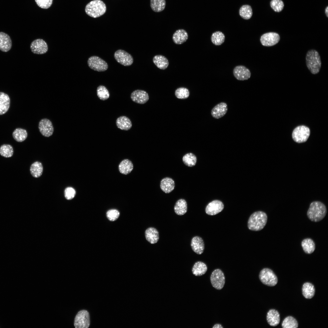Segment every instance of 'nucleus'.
<instances>
[{
  "label": "nucleus",
  "mask_w": 328,
  "mask_h": 328,
  "mask_svg": "<svg viewBox=\"0 0 328 328\" xmlns=\"http://www.w3.org/2000/svg\"><path fill=\"white\" fill-rule=\"evenodd\" d=\"M326 213V207L323 203L320 201H315L310 203L307 215L311 221L318 222L324 218Z\"/></svg>",
  "instance_id": "1"
},
{
  "label": "nucleus",
  "mask_w": 328,
  "mask_h": 328,
  "mask_svg": "<svg viewBox=\"0 0 328 328\" xmlns=\"http://www.w3.org/2000/svg\"><path fill=\"white\" fill-rule=\"evenodd\" d=\"M266 214L262 211H257L251 214L248 222V229L251 231H258L262 229L267 221Z\"/></svg>",
  "instance_id": "2"
},
{
  "label": "nucleus",
  "mask_w": 328,
  "mask_h": 328,
  "mask_svg": "<svg viewBox=\"0 0 328 328\" xmlns=\"http://www.w3.org/2000/svg\"><path fill=\"white\" fill-rule=\"evenodd\" d=\"M307 67L313 74L318 73L320 69L321 63L320 55L318 52L314 50H309L306 55Z\"/></svg>",
  "instance_id": "3"
},
{
  "label": "nucleus",
  "mask_w": 328,
  "mask_h": 328,
  "mask_svg": "<svg viewBox=\"0 0 328 328\" xmlns=\"http://www.w3.org/2000/svg\"><path fill=\"white\" fill-rule=\"evenodd\" d=\"M85 11L88 15L93 18H97L101 16L105 13L106 6L102 1L94 0L87 5Z\"/></svg>",
  "instance_id": "4"
},
{
  "label": "nucleus",
  "mask_w": 328,
  "mask_h": 328,
  "mask_svg": "<svg viewBox=\"0 0 328 328\" xmlns=\"http://www.w3.org/2000/svg\"><path fill=\"white\" fill-rule=\"evenodd\" d=\"M259 277L261 281L268 286H274L278 282L276 275L272 270L268 268L263 269L260 272Z\"/></svg>",
  "instance_id": "5"
},
{
  "label": "nucleus",
  "mask_w": 328,
  "mask_h": 328,
  "mask_svg": "<svg viewBox=\"0 0 328 328\" xmlns=\"http://www.w3.org/2000/svg\"><path fill=\"white\" fill-rule=\"evenodd\" d=\"M90 317L88 312L85 310L79 311L76 315L74 325L76 328H87L90 325Z\"/></svg>",
  "instance_id": "6"
},
{
  "label": "nucleus",
  "mask_w": 328,
  "mask_h": 328,
  "mask_svg": "<svg viewBox=\"0 0 328 328\" xmlns=\"http://www.w3.org/2000/svg\"><path fill=\"white\" fill-rule=\"evenodd\" d=\"M310 134L309 128L304 126H300L293 130L292 137L294 140L297 143H302L307 141Z\"/></svg>",
  "instance_id": "7"
},
{
  "label": "nucleus",
  "mask_w": 328,
  "mask_h": 328,
  "mask_svg": "<svg viewBox=\"0 0 328 328\" xmlns=\"http://www.w3.org/2000/svg\"><path fill=\"white\" fill-rule=\"evenodd\" d=\"M87 64L91 69L98 72L105 71L108 68L107 63L97 56H92L89 58L87 60Z\"/></svg>",
  "instance_id": "8"
},
{
  "label": "nucleus",
  "mask_w": 328,
  "mask_h": 328,
  "mask_svg": "<svg viewBox=\"0 0 328 328\" xmlns=\"http://www.w3.org/2000/svg\"><path fill=\"white\" fill-rule=\"evenodd\" d=\"M210 280L212 286L218 290L222 289L225 283L224 274L219 269H216L213 272L210 276Z\"/></svg>",
  "instance_id": "9"
},
{
  "label": "nucleus",
  "mask_w": 328,
  "mask_h": 328,
  "mask_svg": "<svg viewBox=\"0 0 328 328\" xmlns=\"http://www.w3.org/2000/svg\"><path fill=\"white\" fill-rule=\"evenodd\" d=\"M114 56L118 63L124 66H130L133 62V58L132 55L123 50H117L114 53Z\"/></svg>",
  "instance_id": "10"
},
{
  "label": "nucleus",
  "mask_w": 328,
  "mask_h": 328,
  "mask_svg": "<svg viewBox=\"0 0 328 328\" xmlns=\"http://www.w3.org/2000/svg\"><path fill=\"white\" fill-rule=\"evenodd\" d=\"M280 39V36L278 33L274 32H269L263 34L260 37V41L263 46H270L277 44L279 41Z\"/></svg>",
  "instance_id": "11"
},
{
  "label": "nucleus",
  "mask_w": 328,
  "mask_h": 328,
  "mask_svg": "<svg viewBox=\"0 0 328 328\" xmlns=\"http://www.w3.org/2000/svg\"><path fill=\"white\" fill-rule=\"evenodd\" d=\"M38 128L41 134L45 137L51 136L54 132V128L51 121L47 118H43L40 120Z\"/></svg>",
  "instance_id": "12"
},
{
  "label": "nucleus",
  "mask_w": 328,
  "mask_h": 328,
  "mask_svg": "<svg viewBox=\"0 0 328 328\" xmlns=\"http://www.w3.org/2000/svg\"><path fill=\"white\" fill-rule=\"evenodd\" d=\"M30 48L33 53L38 54H44L48 50L47 43L43 39H40L33 41L30 44Z\"/></svg>",
  "instance_id": "13"
},
{
  "label": "nucleus",
  "mask_w": 328,
  "mask_h": 328,
  "mask_svg": "<svg viewBox=\"0 0 328 328\" xmlns=\"http://www.w3.org/2000/svg\"><path fill=\"white\" fill-rule=\"evenodd\" d=\"M233 73L236 78L239 80H247L251 76L250 70L243 65L236 66L233 69Z\"/></svg>",
  "instance_id": "14"
},
{
  "label": "nucleus",
  "mask_w": 328,
  "mask_h": 328,
  "mask_svg": "<svg viewBox=\"0 0 328 328\" xmlns=\"http://www.w3.org/2000/svg\"><path fill=\"white\" fill-rule=\"evenodd\" d=\"M224 208L223 203L219 200H215L210 202L205 208L206 213L210 215H214L221 212Z\"/></svg>",
  "instance_id": "15"
},
{
  "label": "nucleus",
  "mask_w": 328,
  "mask_h": 328,
  "mask_svg": "<svg viewBox=\"0 0 328 328\" xmlns=\"http://www.w3.org/2000/svg\"><path fill=\"white\" fill-rule=\"evenodd\" d=\"M130 97L134 102L140 104L145 103L149 98L148 93L145 91L141 90L134 91L131 93Z\"/></svg>",
  "instance_id": "16"
},
{
  "label": "nucleus",
  "mask_w": 328,
  "mask_h": 328,
  "mask_svg": "<svg viewBox=\"0 0 328 328\" xmlns=\"http://www.w3.org/2000/svg\"><path fill=\"white\" fill-rule=\"evenodd\" d=\"M228 110L227 105L225 102H221L215 106L212 109L211 114L212 117L216 119L224 116Z\"/></svg>",
  "instance_id": "17"
},
{
  "label": "nucleus",
  "mask_w": 328,
  "mask_h": 328,
  "mask_svg": "<svg viewBox=\"0 0 328 328\" xmlns=\"http://www.w3.org/2000/svg\"><path fill=\"white\" fill-rule=\"evenodd\" d=\"M191 246L193 250L198 255L201 254L204 249V244L203 239L199 236H195L192 239Z\"/></svg>",
  "instance_id": "18"
},
{
  "label": "nucleus",
  "mask_w": 328,
  "mask_h": 328,
  "mask_svg": "<svg viewBox=\"0 0 328 328\" xmlns=\"http://www.w3.org/2000/svg\"><path fill=\"white\" fill-rule=\"evenodd\" d=\"M12 42L10 37L7 34L0 32V50L7 52L11 49Z\"/></svg>",
  "instance_id": "19"
},
{
  "label": "nucleus",
  "mask_w": 328,
  "mask_h": 328,
  "mask_svg": "<svg viewBox=\"0 0 328 328\" xmlns=\"http://www.w3.org/2000/svg\"><path fill=\"white\" fill-rule=\"evenodd\" d=\"M160 187L161 190L165 193H169L172 191L175 188V182L170 177L164 178L160 181Z\"/></svg>",
  "instance_id": "20"
},
{
  "label": "nucleus",
  "mask_w": 328,
  "mask_h": 328,
  "mask_svg": "<svg viewBox=\"0 0 328 328\" xmlns=\"http://www.w3.org/2000/svg\"><path fill=\"white\" fill-rule=\"evenodd\" d=\"M266 319L268 324L271 326L278 325L280 321V314L278 311L274 309L269 310L267 313Z\"/></svg>",
  "instance_id": "21"
},
{
  "label": "nucleus",
  "mask_w": 328,
  "mask_h": 328,
  "mask_svg": "<svg viewBox=\"0 0 328 328\" xmlns=\"http://www.w3.org/2000/svg\"><path fill=\"white\" fill-rule=\"evenodd\" d=\"M116 125L119 129L128 131L130 130L132 126V124L130 119L125 116H122L118 117L116 121Z\"/></svg>",
  "instance_id": "22"
},
{
  "label": "nucleus",
  "mask_w": 328,
  "mask_h": 328,
  "mask_svg": "<svg viewBox=\"0 0 328 328\" xmlns=\"http://www.w3.org/2000/svg\"><path fill=\"white\" fill-rule=\"evenodd\" d=\"M188 37L187 32L183 29H179L176 30L173 34V40L177 44H181L185 42Z\"/></svg>",
  "instance_id": "23"
},
{
  "label": "nucleus",
  "mask_w": 328,
  "mask_h": 328,
  "mask_svg": "<svg viewBox=\"0 0 328 328\" xmlns=\"http://www.w3.org/2000/svg\"><path fill=\"white\" fill-rule=\"evenodd\" d=\"M10 104V99L9 95L4 92H0V115L7 111Z\"/></svg>",
  "instance_id": "24"
},
{
  "label": "nucleus",
  "mask_w": 328,
  "mask_h": 328,
  "mask_svg": "<svg viewBox=\"0 0 328 328\" xmlns=\"http://www.w3.org/2000/svg\"><path fill=\"white\" fill-rule=\"evenodd\" d=\"M145 235L146 240L152 244L157 243L159 238L158 231L152 227H149L146 230Z\"/></svg>",
  "instance_id": "25"
},
{
  "label": "nucleus",
  "mask_w": 328,
  "mask_h": 328,
  "mask_svg": "<svg viewBox=\"0 0 328 328\" xmlns=\"http://www.w3.org/2000/svg\"><path fill=\"white\" fill-rule=\"evenodd\" d=\"M133 169L132 162L128 159L123 160L118 166L120 172L122 174L127 175L130 173Z\"/></svg>",
  "instance_id": "26"
},
{
  "label": "nucleus",
  "mask_w": 328,
  "mask_h": 328,
  "mask_svg": "<svg viewBox=\"0 0 328 328\" xmlns=\"http://www.w3.org/2000/svg\"><path fill=\"white\" fill-rule=\"evenodd\" d=\"M153 61L158 68L162 70L166 69L169 64L167 59L165 56L160 55L155 56L153 58Z\"/></svg>",
  "instance_id": "27"
},
{
  "label": "nucleus",
  "mask_w": 328,
  "mask_h": 328,
  "mask_svg": "<svg viewBox=\"0 0 328 328\" xmlns=\"http://www.w3.org/2000/svg\"><path fill=\"white\" fill-rule=\"evenodd\" d=\"M187 203L186 200L183 199L178 200L176 203L174 207L175 213L178 215H182L187 211Z\"/></svg>",
  "instance_id": "28"
},
{
  "label": "nucleus",
  "mask_w": 328,
  "mask_h": 328,
  "mask_svg": "<svg viewBox=\"0 0 328 328\" xmlns=\"http://www.w3.org/2000/svg\"><path fill=\"white\" fill-rule=\"evenodd\" d=\"M302 294L306 299H310L314 296L315 290L314 285L312 283L306 282L302 285Z\"/></svg>",
  "instance_id": "29"
},
{
  "label": "nucleus",
  "mask_w": 328,
  "mask_h": 328,
  "mask_svg": "<svg viewBox=\"0 0 328 328\" xmlns=\"http://www.w3.org/2000/svg\"><path fill=\"white\" fill-rule=\"evenodd\" d=\"M301 246L303 251L307 254H312L315 249V242L310 238L304 239L301 242Z\"/></svg>",
  "instance_id": "30"
},
{
  "label": "nucleus",
  "mask_w": 328,
  "mask_h": 328,
  "mask_svg": "<svg viewBox=\"0 0 328 328\" xmlns=\"http://www.w3.org/2000/svg\"><path fill=\"white\" fill-rule=\"evenodd\" d=\"M207 270L206 265L204 263L200 261L196 262L192 269L193 274L196 276H200L204 274Z\"/></svg>",
  "instance_id": "31"
},
{
  "label": "nucleus",
  "mask_w": 328,
  "mask_h": 328,
  "mask_svg": "<svg viewBox=\"0 0 328 328\" xmlns=\"http://www.w3.org/2000/svg\"><path fill=\"white\" fill-rule=\"evenodd\" d=\"M30 170L31 174L33 177H39L41 176L43 172V165L41 162H35L31 166Z\"/></svg>",
  "instance_id": "32"
},
{
  "label": "nucleus",
  "mask_w": 328,
  "mask_h": 328,
  "mask_svg": "<svg viewBox=\"0 0 328 328\" xmlns=\"http://www.w3.org/2000/svg\"><path fill=\"white\" fill-rule=\"evenodd\" d=\"M27 131L21 128H16L12 133V136L14 139L19 142L24 141L27 138Z\"/></svg>",
  "instance_id": "33"
},
{
  "label": "nucleus",
  "mask_w": 328,
  "mask_h": 328,
  "mask_svg": "<svg viewBox=\"0 0 328 328\" xmlns=\"http://www.w3.org/2000/svg\"><path fill=\"white\" fill-rule=\"evenodd\" d=\"M182 161L186 166L192 167L195 165L197 162L196 156L192 153H188L185 154L183 157Z\"/></svg>",
  "instance_id": "34"
},
{
  "label": "nucleus",
  "mask_w": 328,
  "mask_h": 328,
  "mask_svg": "<svg viewBox=\"0 0 328 328\" xmlns=\"http://www.w3.org/2000/svg\"><path fill=\"white\" fill-rule=\"evenodd\" d=\"M225 39V36L224 33L219 31L213 33L211 37L212 43L216 46L221 45L224 43Z\"/></svg>",
  "instance_id": "35"
},
{
  "label": "nucleus",
  "mask_w": 328,
  "mask_h": 328,
  "mask_svg": "<svg viewBox=\"0 0 328 328\" xmlns=\"http://www.w3.org/2000/svg\"><path fill=\"white\" fill-rule=\"evenodd\" d=\"M165 0H151L150 6L155 12H159L163 10L166 6Z\"/></svg>",
  "instance_id": "36"
},
{
  "label": "nucleus",
  "mask_w": 328,
  "mask_h": 328,
  "mask_svg": "<svg viewBox=\"0 0 328 328\" xmlns=\"http://www.w3.org/2000/svg\"><path fill=\"white\" fill-rule=\"evenodd\" d=\"M282 326L283 328H296L298 326L297 320L293 317L288 316L283 321Z\"/></svg>",
  "instance_id": "37"
},
{
  "label": "nucleus",
  "mask_w": 328,
  "mask_h": 328,
  "mask_svg": "<svg viewBox=\"0 0 328 328\" xmlns=\"http://www.w3.org/2000/svg\"><path fill=\"white\" fill-rule=\"evenodd\" d=\"M240 16L245 19H250L252 16V11L251 6L248 5L242 6L239 10Z\"/></svg>",
  "instance_id": "38"
},
{
  "label": "nucleus",
  "mask_w": 328,
  "mask_h": 328,
  "mask_svg": "<svg viewBox=\"0 0 328 328\" xmlns=\"http://www.w3.org/2000/svg\"><path fill=\"white\" fill-rule=\"evenodd\" d=\"M97 94L98 97L101 100L105 101L109 98L110 93L106 87L102 85H99L97 89Z\"/></svg>",
  "instance_id": "39"
},
{
  "label": "nucleus",
  "mask_w": 328,
  "mask_h": 328,
  "mask_svg": "<svg viewBox=\"0 0 328 328\" xmlns=\"http://www.w3.org/2000/svg\"><path fill=\"white\" fill-rule=\"evenodd\" d=\"M14 151L12 146L9 144H3L0 147V155L5 158L11 157Z\"/></svg>",
  "instance_id": "40"
},
{
  "label": "nucleus",
  "mask_w": 328,
  "mask_h": 328,
  "mask_svg": "<svg viewBox=\"0 0 328 328\" xmlns=\"http://www.w3.org/2000/svg\"><path fill=\"white\" fill-rule=\"evenodd\" d=\"M176 97L179 99H184L187 98L189 96L190 91L187 88L180 87L177 89L175 92Z\"/></svg>",
  "instance_id": "41"
},
{
  "label": "nucleus",
  "mask_w": 328,
  "mask_h": 328,
  "mask_svg": "<svg viewBox=\"0 0 328 328\" xmlns=\"http://www.w3.org/2000/svg\"><path fill=\"white\" fill-rule=\"evenodd\" d=\"M270 4L273 9L277 12L282 11L284 6L283 2L281 0H272Z\"/></svg>",
  "instance_id": "42"
},
{
  "label": "nucleus",
  "mask_w": 328,
  "mask_h": 328,
  "mask_svg": "<svg viewBox=\"0 0 328 328\" xmlns=\"http://www.w3.org/2000/svg\"><path fill=\"white\" fill-rule=\"evenodd\" d=\"M120 215L119 211L116 209H112L108 210L106 213L108 219L111 221L116 220Z\"/></svg>",
  "instance_id": "43"
},
{
  "label": "nucleus",
  "mask_w": 328,
  "mask_h": 328,
  "mask_svg": "<svg viewBox=\"0 0 328 328\" xmlns=\"http://www.w3.org/2000/svg\"><path fill=\"white\" fill-rule=\"evenodd\" d=\"M64 196L65 198L68 200L73 199L76 194V191L72 187H67L64 190Z\"/></svg>",
  "instance_id": "44"
},
{
  "label": "nucleus",
  "mask_w": 328,
  "mask_h": 328,
  "mask_svg": "<svg viewBox=\"0 0 328 328\" xmlns=\"http://www.w3.org/2000/svg\"><path fill=\"white\" fill-rule=\"evenodd\" d=\"M37 5L44 9H47L51 5L53 0H35Z\"/></svg>",
  "instance_id": "45"
},
{
  "label": "nucleus",
  "mask_w": 328,
  "mask_h": 328,
  "mask_svg": "<svg viewBox=\"0 0 328 328\" xmlns=\"http://www.w3.org/2000/svg\"><path fill=\"white\" fill-rule=\"evenodd\" d=\"M222 326L219 324H216L213 327V328H223Z\"/></svg>",
  "instance_id": "46"
},
{
  "label": "nucleus",
  "mask_w": 328,
  "mask_h": 328,
  "mask_svg": "<svg viewBox=\"0 0 328 328\" xmlns=\"http://www.w3.org/2000/svg\"><path fill=\"white\" fill-rule=\"evenodd\" d=\"M325 13L327 17H328V7L325 9Z\"/></svg>",
  "instance_id": "47"
}]
</instances>
